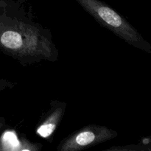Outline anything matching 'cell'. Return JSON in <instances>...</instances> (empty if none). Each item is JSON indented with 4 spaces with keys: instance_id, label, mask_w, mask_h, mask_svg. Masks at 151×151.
<instances>
[{
    "instance_id": "6da1fadb",
    "label": "cell",
    "mask_w": 151,
    "mask_h": 151,
    "mask_svg": "<svg viewBox=\"0 0 151 151\" xmlns=\"http://www.w3.org/2000/svg\"><path fill=\"white\" fill-rule=\"evenodd\" d=\"M97 23L127 44L145 52L151 53V45L122 15L100 0H75Z\"/></svg>"
},
{
    "instance_id": "7a4b0ae2",
    "label": "cell",
    "mask_w": 151,
    "mask_h": 151,
    "mask_svg": "<svg viewBox=\"0 0 151 151\" xmlns=\"http://www.w3.org/2000/svg\"><path fill=\"white\" fill-rule=\"evenodd\" d=\"M117 135V132L104 125H88L62 139L57 150H83L113 139Z\"/></svg>"
},
{
    "instance_id": "3957f363",
    "label": "cell",
    "mask_w": 151,
    "mask_h": 151,
    "mask_svg": "<svg viewBox=\"0 0 151 151\" xmlns=\"http://www.w3.org/2000/svg\"><path fill=\"white\" fill-rule=\"evenodd\" d=\"M67 104L64 102L55 100L50 103V108L42 115L36 127V134L42 138L49 140L60 125L64 115Z\"/></svg>"
},
{
    "instance_id": "277c9868",
    "label": "cell",
    "mask_w": 151,
    "mask_h": 151,
    "mask_svg": "<svg viewBox=\"0 0 151 151\" xmlns=\"http://www.w3.org/2000/svg\"><path fill=\"white\" fill-rule=\"evenodd\" d=\"M150 150L149 142H144L141 145H130L125 146H114L105 151H145Z\"/></svg>"
}]
</instances>
